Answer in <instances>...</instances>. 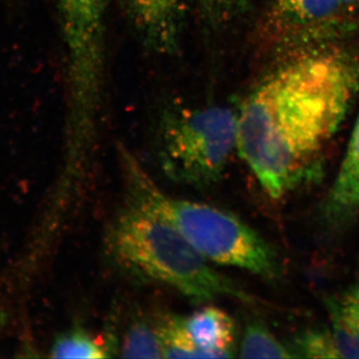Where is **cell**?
<instances>
[{
    "mask_svg": "<svg viewBox=\"0 0 359 359\" xmlns=\"http://www.w3.org/2000/svg\"><path fill=\"white\" fill-rule=\"evenodd\" d=\"M359 91V59L327 47L285 59L245 98L236 150L273 199L320 176V154Z\"/></svg>",
    "mask_w": 359,
    "mask_h": 359,
    "instance_id": "obj_1",
    "label": "cell"
},
{
    "mask_svg": "<svg viewBox=\"0 0 359 359\" xmlns=\"http://www.w3.org/2000/svg\"><path fill=\"white\" fill-rule=\"evenodd\" d=\"M108 252L134 278L162 283L192 301L219 297L249 302L250 297L189 243L176 226L129 197L106 238Z\"/></svg>",
    "mask_w": 359,
    "mask_h": 359,
    "instance_id": "obj_2",
    "label": "cell"
},
{
    "mask_svg": "<svg viewBox=\"0 0 359 359\" xmlns=\"http://www.w3.org/2000/svg\"><path fill=\"white\" fill-rule=\"evenodd\" d=\"M121 155L129 197L174 224L208 261L245 269L264 280L280 276L278 254L252 226L219 208L167 195L127 151Z\"/></svg>",
    "mask_w": 359,
    "mask_h": 359,
    "instance_id": "obj_3",
    "label": "cell"
},
{
    "mask_svg": "<svg viewBox=\"0 0 359 359\" xmlns=\"http://www.w3.org/2000/svg\"><path fill=\"white\" fill-rule=\"evenodd\" d=\"M238 113L224 106L175 108L160 120L161 166L195 188L218 183L237 144Z\"/></svg>",
    "mask_w": 359,
    "mask_h": 359,
    "instance_id": "obj_4",
    "label": "cell"
},
{
    "mask_svg": "<svg viewBox=\"0 0 359 359\" xmlns=\"http://www.w3.org/2000/svg\"><path fill=\"white\" fill-rule=\"evenodd\" d=\"M358 25L339 0H269L259 36L266 48L287 59L337 46Z\"/></svg>",
    "mask_w": 359,
    "mask_h": 359,
    "instance_id": "obj_5",
    "label": "cell"
},
{
    "mask_svg": "<svg viewBox=\"0 0 359 359\" xmlns=\"http://www.w3.org/2000/svg\"><path fill=\"white\" fill-rule=\"evenodd\" d=\"M123 11L144 48L160 56L181 50L188 22L187 0H121Z\"/></svg>",
    "mask_w": 359,
    "mask_h": 359,
    "instance_id": "obj_6",
    "label": "cell"
},
{
    "mask_svg": "<svg viewBox=\"0 0 359 359\" xmlns=\"http://www.w3.org/2000/svg\"><path fill=\"white\" fill-rule=\"evenodd\" d=\"M179 318L184 334L201 358H229L235 355V321L223 309L205 306Z\"/></svg>",
    "mask_w": 359,
    "mask_h": 359,
    "instance_id": "obj_7",
    "label": "cell"
},
{
    "mask_svg": "<svg viewBox=\"0 0 359 359\" xmlns=\"http://www.w3.org/2000/svg\"><path fill=\"white\" fill-rule=\"evenodd\" d=\"M359 214V115L346 154L323 205V217L332 228H344Z\"/></svg>",
    "mask_w": 359,
    "mask_h": 359,
    "instance_id": "obj_8",
    "label": "cell"
},
{
    "mask_svg": "<svg viewBox=\"0 0 359 359\" xmlns=\"http://www.w3.org/2000/svg\"><path fill=\"white\" fill-rule=\"evenodd\" d=\"M242 358H292L290 346H285L262 321L250 320L243 332L240 342Z\"/></svg>",
    "mask_w": 359,
    "mask_h": 359,
    "instance_id": "obj_9",
    "label": "cell"
},
{
    "mask_svg": "<svg viewBox=\"0 0 359 359\" xmlns=\"http://www.w3.org/2000/svg\"><path fill=\"white\" fill-rule=\"evenodd\" d=\"M50 356L53 358H106L109 349L102 340L82 327H74L59 334L52 342Z\"/></svg>",
    "mask_w": 359,
    "mask_h": 359,
    "instance_id": "obj_10",
    "label": "cell"
},
{
    "mask_svg": "<svg viewBox=\"0 0 359 359\" xmlns=\"http://www.w3.org/2000/svg\"><path fill=\"white\" fill-rule=\"evenodd\" d=\"M327 306L332 327L359 344V275L341 294L328 297Z\"/></svg>",
    "mask_w": 359,
    "mask_h": 359,
    "instance_id": "obj_11",
    "label": "cell"
},
{
    "mask_svg": "<svg viewBox=\"0 0 359 359\" xmlns=\"http://www.w3.org/2000/svg\"><path fill=\"white\" fill-rule=\"evenodd\" d=\"M120 351H121L122 358H164L157 325L153 327L143 320L135 321L133 325H130L123 337Z\"/></svg>",
    "mask_w": 359,
    "mask_h": 359,
    "instance_id": "obj_12",
    "label": "cell"
},
{
    "mask_svg": "<svg viewBox=\"0 0 359 359\" xmlns=\"http://www.w3.org/2000/svg\"><path fill=\"white\" fill-rule=\"evenodd\" d=\"M197 4L208 28L223 32L247 13L252 0H197Z\"/></svg>",
    "mask_w": 359,
    "mask_h": 359,
    "instance_id": "obj_13",
    "label": "cell"
},
{
    "mask_svg": "<svg viewBox=\"0 0 359 359\" xmlns=\"http://www.w3.org/2000/svg\"><path fill=\"white\" fill-rule=\"evenodd\" d=\"M290 348L294 358H339L330 328L308 330L297 335Z\"/></svg>",
    "mask_w": 359,
    "mask_h": 359,
    "instance_id": "obj_14",
    "label": "cell"
},
{
    "mask_svg": "<svg viewBox=\"0 0 359 359\" xmlns=\"http://www.w3.org/2000/svg\"><path fill=\"white\" fill-rule=\"evenodd\" d=\"M347 13L359 20V0H339Z\"/></svg>",
    "mask_w": 359,
    "mask_h": 359,
    "instance_id": "obj_15",
    "label": "cell"
}]
</instances>
